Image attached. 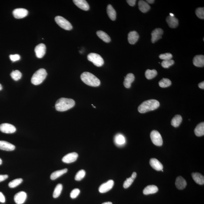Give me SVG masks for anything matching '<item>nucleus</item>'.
Listing matches in <instances>:
<instances>
[{"label": "nucleus", "instance_id": "f257e3e1", "mask_svg": "<svg viewBox=\"0 0 204 204\" xmlns=\"http://www.w3.org/2000/svg\"><path fill=\"white\" fill-rule=\"evenodd\" d=\"M75 104V101L72 99L62 98L57 101L55 108L58 111H65L73 107Z\"/></svg>", "mask_w": 204, "mask_h": 204}, {"label": "nucleus", "instance_id": "f03ea898", "mask_svg": "<svg viewBox=\"0 0 204 204\" xmlns=\"http://www.w3.org/2000/svg\"><path fill=\"white\" fill-rule=\"evenodd\" d=\"M160 103L156 100H150L143 102L138 108L140 113H145L156 109L160 106Z\"/></svg>", "mask_w": 204, "mask_h": 204}, {"label": "nucleus", "instance_id": "7ed1b4c3", "mask_svg": "<svg viewBox=\"0 0 204 204\" xmlns=\"http://www.w3.org/2000/svg\"><path fill=\"white\" fill-rule=\"evenodd\" d=\"M81 79L82 81L88 86L98 87L100 84V81L98 78L90 72L83 73L81 75Z\"/></svg>", "mask_w": 204, "mask_h": 204}, {"label": "nucleus", "instance_id": "20e7f679", "mask_svg": "<svg viewBox=\"0 0 204 204\" xmlns=\"http://www.w3.org/2000/svg\"><path fill=\"white\" fill-rule=\"evenodd\" d=\"M47 75V73L45 69L40 68L33 74L31 79L32 83L35 85L40 84L45 79Z\"/></svg>", "mask_w": 204, "mask_h": 204}, {"label": "nucleus", "instance_id": "39448f33", "mask_svg": "<svg viewBox=\"0 0 204 204\" xmlns=\"http://www.w3.org/2000/svg\"><path fill=\"white\" fill-rule=\"evenodd\" d=\"M87 59L97 67H101L104 64L103 58L100 55L96 53H90L88 54Z\"/></svg>", "mask_w": 204, "mask_h": 204}, {"label": "nucleus", "instance_id": "423d86ee", "mask_svg": "<svg viewBox=\"0 0 204 204\" xmlns=\"http://www.w3.org/2000/svg\"><path fill=\"white\" fill-rule=\"evenodd\" d=\"M55 21L58 26L64 30H70L73 28L72 25L70 22L63 17L56 16L55 18Z\"/></svg>", "mask_w": 204, "mask_h": 204}, {"label": "nucleus", "instance_id": "0eeeda50", "mask_svg": "<svg viewBox=\"0 0 204 204\" xmlns=\"http://www.w3.org/2000/svg\"><path fill=\"white\" fill-rule=\"evenodd\" d=\"M151 139L153 144L156 146H161L163 143V139L160 133L156 131H153L150 133Z\"/></svg>", "mask_w": 204, "mask_h": 204}, {"label": "nucleus", "instance_id": "6e6552de", "mask_svg": "<svg viewBox=\"0 0 204 204\" xmlns=\"http://www.w3.org/2000/svg\"><path fill=\"white\" fill-rule=\"evenodd\" d=\"M0 131L6 134H12L16 132V128L12 124L3 123L0 125Z\"/></svg>", "mask_w": 204, "mask_h": 204}, {"label": "nucleus", "instance_id": "1a4fd4ad", "mask_svg": "<svg viewBox=\"0 0 204 204\" xmlns=\"http://www.w3.org/2000/svg\"><path fill=\"white\" fill-rule=\"evenodd\" d=\"M12 14L14 17L16 19H22L27 16L28 11L24 8H16L13 10Z\"/></svg>", "mask_w": 204, "mask_h": 204}, {"label": "nucleus", "instance_id": "9d476101", "mask_svg": "<svg viewBox=\"0 0 204 204\" xmlns=\"http://www.w3.org/2000/svg\"><path fill=\"white\" fill-rule=\"evenodd\" d=\"M114 184V181L113 180H109L107 182L102 184L99 187V191L101 193H104L112 188Z\"/></svg>", "mask_w": 204, "mask_h": 204}, {"label": "nucleus", "instance_id": "9b49d317", "mask_svg": "<svg viewBox=\"0 0 204 204\" xmlns=\"http://www.w3.org/2000/svg\"><path fill=\"white\" fill-rule=\"evenodd\" d=\"M46 47L44 44H40L36 46L34 49L36 57L39 58H42L45 54Z\"/></svg>", "mask_w": 204, "mask_h": 204}, {"label": "nucleus", "instance_id": "f8f14e48", "mask_svg": "<svg viewBox=\"0 0 204 204\" xmlns=\"http://www.w3.org/2000/svg\"><path fill=\"white\" fill-rule=\"evenodd\" d=\"M163 31L161 29L157 28L153 30L151 33L152 43H154L162 38Z\"/></svg>", "mask_w": 204, "mask_h": 204}, {"label": "nucleus", "instance_id": "ddd939ff", "mask_svg": "<svg viewBox=\"0 0 204 204\" xmlns=\"http://www.w3.org/2000/svg\"><path fill=\"white\" fill-rule=\"evenodd\" d=\"M78 155L76 152H72L68 153L63 158L62 161L66 163H72L76 161L78 157Z\"/></svg>", "mask_w": 204, "mask_h": 204}, {"label": "nucleus", "instance_id": "4468645a", "mask_svg": "<svg viewBox=\"0 0 204 204\" xmlns=\"http://www.w3.org/2000/svg\"><path fill=\"white\" fill-rule=\"evenodd\" d=\"M27 195L26 192L21 191L15 195L14 200L17 204H22L26 201Z\"/></svg>", "mask_w": 204, "mask_h": 204}, {"label": "nucleus", "instance_id": "2eb2a0df", "mask_svg": "<svg viewBox=\"0 0 204 204\" xmlns=\"http://www.w3.org/2000/svg\"><path fill=\"white\" fill-rule=\"evenodd\" d=\"M74 4L78 8L84 11H88L90 8L89 4L85 0H73Z\"/></svg>", "mask_w": 204, "mask_h": 204}, {"label": "nucleus", "instance_id": "dca6fc26", "mask_svg": "<svg viewBox=\"0 0 204 204\" xmlns=\"http://www.w3.org/2000/svg\"><path fill=\"white\" fill-rule=\"evenodd\" d=\"M15 146L9 142L4 141H0V149L6 151L14 150Z\"/></svg>", "mask_w": 204, "mask_h": 204}, {"label": "nucleus", "instance_id": "f3484780", "mask_svg": "<svg viewBox=\"0 0 204 204\" xmlns=\"http://www.w3.org/2000/svg\"><path fill=\"white\" fill-rule=\"evenodd\" d=\"M139 38V34L135 31L130 32L128 36V43L131 44H134L137 42Z\"/></svg>", "mask_w": 204, "mask_h": 204}, {"label": "nucleus", "instance_id": "a211bd4d", "mask_svg": "<svg viewBox=\"0 0 204 204\" xmlns=\"http://www.w3.org/2000/svg\"><path fill=\"white\" fill-rule=\"evenodd\" d=\"M175 185L177 189L180 190L183 189L187 185L186 180L181 176H179L176 178Z\"/></svg>", "mask_w": 204, "mask_h": 204}, {"label": "nucleus", "instance_id": "6ab92c4d", "mask_svg": "<svg viewBox=\"0 0 204 204\" xmlns=\"http://www.w3.org/2000/svg\"><path fill=\"white\" fill-rule=\"evenodd\" d=\"M150 164L151 166L155 170L157 171H160L163 170V165L157 159H152L150 160Z\"/></svg>", "mask_w": 204, "mask_h": 204}, {"label": "nucleus", "instance_id": "aec40b11", "mask_svg": "<svg viewBox=\"0 0 204 204\" xmlns=\"http://www.w3.org/2000/svg\"><path fill=\"white\" fill-rule=\"evenodd\" d=\"M114 142L118 146H122L125 144L126 140L124 135L121 134H118L114 138Z\"/></svg>", "mask_w": 204, "mask_h": 204}, {"label": "nucleus", "instance_id": "412c9836", "mask_svg": "<svg viewBox=\"0 0 204 204\" xmlns=\"http://www.w3.org/2000/svg\"><path fill=\"white\" fill-rule=\"evenodd\" d=\"M193 64L197 67H203L204 66V56L203 55L195 56L193 59Z\"/></svg>", "mask_w": 204, "mask_h": 204}, {"label": "nucleus", "instance_id": "4be33fe9", "mask_svg": "<svg viewBox=\"0 0 204 204\" xmlns=\"http://www.w3.org/2000/svg\"><path fill=\"white\" fill-rule=\"evenodd\" d=\"M135 76H134L133 74H128L124 79V85L125 87L126 88H130L131 84L135 80Z\"/></svg>", "mask_w": 204, "mask_h": 204}, {"label": "nucleus", "instance_id": "5701e85b", "mask_svg": "<svg viewBox=\"0 0 204 204\" xmlns=\"http://www.w3.org/2000/svg\"><path fill=\"white\" fill-rule=\"evenodd\" d=\"M166 22L168 23L169 26L171 28L174 29L177 27L178 25V19L175 17L168 16L166 18Z\"/></svg>", "mask_w": 204, "mask_h": 204}, {"label": "nucleus", "instance_id": "b1692460", "mask_svg": "<svg viewBox=\"0 0 204 204\" xmlns=\"http://www.w3.org/2000/svg\"><path fill=\"white\" fill-rule=\"evenodd\" d=\"M159 191L158 188L156 186L152 185L146 186L144 189L143 191V194L145 195H149L150 194L156 193Z\"/></svg>", "mask_w": 204, "mask_h": 204}, {"label": "nucleus", "instance_id": "393cba45", "mask_svg": "<svg viewBox=\"0 0 204 204\" xmlns=\"http://www.w3.org/2000/svg\"><path fill=\"white\" fill-rule=\"evenodd\" d=\"M193 179L194 181L200 185H203L204 184V177L200 173H193L192 174Z\"/></svg>", "mask_w": 204, "mask_h": 204}, {"label": "nucleus", "instance_id": "a878e982", "mask_svg": "<svg viewBox=\"0 0 204 204\" xmlns=\"http://www.w3.org/2000/svg\"><path fill=\"white\" fill-rule=\"evenodd\" d=\"M138 4L139 10L143 13H146L150 10V5L145 1L142 0L139 1Z\"/></svg>", "mask_w": 204, "mask_h": 204}, {"label": "nucleus", "instance_id": "bb28decb", "mask_svg": "<svg viewBox=\"0 0 204 204\" xmlns=\"http://www.w3.org/2000/svg\"><path fill=\"white\" fill-rule=\"evenodd\" d=\"M107 13L108 16L111 20L114 21L116 19V12L112 6V5L109 4L107 7Z\"/></svg>", "mask_w": 204, "mask_h": 204}, {"label": "nucleus", "instance_id": "cd10ccee", "mask_svg": "<svg viewBox=\"0 0 204 204\" xmlns=\"http://www.w3.org/2000/svg\"><path fill=\"white\" fill-rule=\"evenodd\" d=\"M96 34L99 38L101 39L104 42L109 43L111 41V38L110 36L104 32L102 31H98L96 32Z\"/></svg>", "mask_w": 204, "mask_h": 204}, {"label": "nucleus", "instance_id": "c85d7f7f", "mask_svg": "<svg viewBox=\"0 0 204 204\" xmlns=\"http://www.w3.org/2000/svg\"><path fill=\"white\" fill-rule=\"evenodd\" d=\"M194 132L197 136H203L204 135V123L202 122L198 124L195 128Z\"/></svg>", "mask_w": 204, "mask_h": 204}, {"label": "nucleus", "instance_id": "c756f323", "mask_svg": "<svg viewBox=\"0 0 204 204\" xmlns=\"http://www.w3.org/2000/svg\"><path fill=\"white\" fill-rule=\"evenodd\" d=\"M67 169H64L63 170H57L52 173L50 176V178L52 180H55L60 176L68 172Z\"/></svg>", "mask_w": 204, "mask_h": 204}, {"label": "nucleus", "instance_id": "7c9ffc66", "mask_svg": "<svg viewBox=\"0 0 204 204\" xmlns=\"http://www.w3.org/2000/svg\"><path fill=\"white\" fill-rule=\"evenodd\" d=\"M136 177V173L134 172L133 173L132 176L129 178H127L124 183L123 187L125 189L128 188L133 183L134 180L135 179Z\"/></svg>", "mask_w": 204, "mask_h": 204}, {"label": "nucleus", "instance_id": "2f4dec72", "mask_svg": "<svg viewBox=\"0 0 204 204\" xmlns=\"http://www.w3.org/2000/svg\"><path fill=\"white\" fill-rule=\"evenodd\" d=\"M182 121V117L180 115H176L172 119L171 121V125L172 126L177 128L179 126Z\"/></svg>", "mask_w": 204, "mask_h": 204}, {"label": "nucleus", "instance_id": "473e14b6", "mask_svg": "<svg viewBox=\"0 0 204 204\" xmlns=\"http://www.w3.org/2000/svg\"><path fill=\"white\" fill-rule=\"evenodd\" d=\"M145 75L147 79H151L157 75V72L156 70H150L148 69L145 72Z\"/></svg>", "mask_w": 204, "mask_h": 204}, {"label": "nucleus", "instance_id": "72a5a7b5", "mask_svg": "<svg viewBox=\"0 0 204 204\" xmlns=\"http://www.w3.org/2000/svg\"><path fill=\"white\" fill-rule=\"evenodd\" d=\"M62 190V184H58L54 190L53 197L54 198H57L60 196Z\"/></svg>", "mask_w": 204, "mask_h": 204}, {"label": "nucleus", "instance_id": "f704fd0d", "mask_svg": "<svg viewBox=\"0 0 204 204\" xmlns=\"http://www.w3.org/2000/svg\"><path fill=\"white\" fill-rule=\"evenodd\" d=\"M172 84V82L167 78H163L159 82V86L162 88H166L170 86Z\"/></svg>", "mask_w": 204, "mask_h": 204}, {"label": "nucleus", "instance_id": "c9c22d12", "mask_svg": "<svg viewBox=\"0 0 204 204\" xmlns=\"http://www.w3.org/2000/svg\"><path fill=\"white\" fill-rule=\"evenodd\" d=\"M22 181H23V180L22 178L16 179L10 182L8 184V186L10 188H15L21 183Z\"/></svg>", "mask_w": 204, "mask_h": 204}, {"label": "nucleus", "instance_id": "e433bc0d", "mask_svg": "<svg viewBox=\"0 0 204 204\" xmlns=\"http://www.w3.org/2000/svg\"><path fill=\"white\" fill-rule=\"evenodd\" d=\"M10 75L12 79L15 81H18L20 79L22 76L21 73L18 70L12 71Z\"/></svg>", "mask_w": 204, "mask_h": 204}, {"label": "nucleus", "instance_id": "4c0bfd02", "mask_svg": "<svg viewBox=\"0 0 204 204\" xmlns=\"http://www.w3.org/2000/svg\"><path fill=\"white\" fill-rule=\"evenodd\" d=\"M86 175V171L84 170H81L78 171L75 177V180L76 181H80L84 178Z\"/></svg>", "mask_w": 204, "mask_h": 204}, {"label": "nucleus", "instance_id": "58836bf2", "mask_svg": "<svg viewBox=\"0 0 204 204\" xmlns=\"http://www.w3.org/2000/svg\"><path fill=\"white\" fill-rule=\"evenodd\" d=\"M174 64V61L172 59L164 60L161 63L162 66L164 68H168Z\"/></svg>", "mask_w": 204, "mask_h": 204}, {"label": "nucleus", "instance_id": "ea45409f", "mask_svg": "<svg viewBox=\"0 0 204 204\" xmlns=\"http://www.w3.org/2000/svg\"><path fill=\"white\" fill-rule=\"evenodd\" d=\"M195 13L197 16L200 19H204V8H198L195 11Z\"/></svg>", "mask_w": 204, "mask_h": 204}, {"label": "nucleus", "instance_id": "a19ab883", "mask_svg": "<svg viewBox=\"0 0 204 204\" xmlns=\"http://www.w3.org/2000/svg\"><path fill=\"white\" fill-rule=\"evenodd\" d=\"M172 57V54H170V53H166V54H161L159 56V58H160V59L163 60V61L171 59Z\"/></svg>", "mask_w": 204, "mask_h": 204}, {"label": "nucleus", "instance_id": "79ce46f5", "mask_svg": "<svg viewBox=\"0 0 204 204\" xmlns=\"http://www.w3.org/2000/svg\"><path fill=\"white\" fill-rule=\"evenodd\" d=\"M80 190L78 189H75L73 190L72 192L70 193V196L71 198L73 199L76 198L80 193Z\"/></svg>", "mask_w": 204, "mask_h": 204}, {"label": "nucleus", "instance_id": "37998d69", "mask_svg": "<svg viewBox=\"0 0 204 204\" xmlns=\"http://www.w3.org/2000/svg\"><path fill=\"white\" fill-rule=\"evenodd\" d=\"M10 58L12 62H15L20 59L21 57L18 54H11L10 55Z\"/></svg>", "mask_w": 204, "mask_h": 204}, {"label": "nucleus", "instance_id": "c03bdc74", "mask_svg": "<svg viewBox=\"0 0 204 204\" xmlns=\"http://www.w3.org/2000/svg\"><path fill=\"white\" fill-rule=\"evenodd\" d=\"M127 2L131 6H134L136 3V0H127Z\"/></svg>", "mask_w": 204, "mask_h": 204}, {"label": "nucleus", "instance_id": "a18cd8bd", "mask_svg": "<svg viewBox=\"0 0 204 204\" xmlns=\"http://www.w3.org/2000/svg\"><path fill=\"white\" fill-rule=\"evenodd\" d=\"M8 178V175H0V182L4 181Z\"/></svg>", "mask_w": 204, "mask_h": 204}, {"label": "nucleus", "instance_id": "49530a36", "mask_svg": "<svg viewBox=\"0 0 204 204\" xmlns=\"http://www.w3.org/2000/svg\"><path fill=\"white\" fill-rule=\"evenodd\" d=\"M5 196L2 192H0V202L4 203L5 202Z\"/></svg>", "mask_w": 204, "mask_h": 204}, {"label": "nucleus", "instance_id": "de8ad7c7", "mask_svg": "<svg viewBox=\"0 0 204 204\" xmlns=\"http://www.w3.org/2000/svg\"><path fill=\"white\" fill-rule=\"evenodd\" d=\"M198 87L201 89H204V82H202L198 84Z\"/></svg>", "mask_w": 204, "mask_h": 204}, {"label": "nucleus", "instance_id": "09e8293b", "mask_svg": "<svg viewBox=\"0 0 204 204\" xmlns=\"http://www.w3.org/2000/svg\"><path fill=\"white\" fill-rule=\"evenodd\" d=\"M147 1V2L148 3H149L150 4H153L155 2V1H154V0H147V1Z\"/></svg>", "mask_w": 204, "mask_h": 204}, {"label": "nucleus", "instance_id": "8fccbe9b", "mask_svg": "<svg viewBox=\"0 0 204 204\" xmlns=\"http://www.w3.org/2000/svg\"><path fill=\"white\" fill-rule=\"evenodd\" d=\"M102 204H112V203L111 202H107L104 203Z\"/></svg>", "mask_w": 204, "mask_h": 204}, {"label": "nucleus", "instance_id": "3c124183", "mask_svg": "<svg viewBox=\"0 0 204 204\" xmlns=\"http://www.w3.org/2000/svg\"><path fill=\"white\" fill-rule=\"evenodd\" d=\"M170 16L172 17H174V15L173 14L170 13Z\"/></svg>", "mask_w": 204, "mask_h": 204}, {"label": "nucleus", "instance_id": "603ef678", "mask_svg": "<svg viewBox=\"0 0 204 204\" xmlns=\"http://www.w3.org/2000/svg\"><path fill=\"white\" fill-rule=\"evenodd\" d=\"M2 85H1V84H0V91L2 90Z\"/></svg>", "mask_w": 204, "mask_h": 204}, {"label": "nucleus", "instance_id": "864d4df0", "mask_svg": "<svg viewBox=\"0 0 204 204\" xmlns=\"http://www.w3.org/2000/svg\"><path fill=\"white\" fill-rule=\"evenodd\" d=\"M2 160H1V159H0V165H1V164H2Z\"/></svg>", "mask_w": 204, "mask_h": 204}]
</instances>
